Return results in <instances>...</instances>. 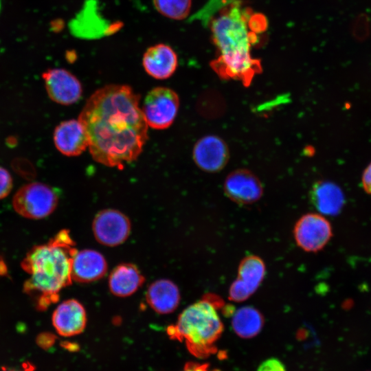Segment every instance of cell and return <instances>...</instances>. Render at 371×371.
I'll return each instance as SVG.
<instances>
[{"label":"cell","mask_w":371,"mask_h":371,"mask_svg":"<svg viewBox=\"0 0 371 371\" xmlns=\"http://www.w3.org/2000/svg\"><path fill=\"white\" fill-rule=\"evenodd\" d=\"M139 100L125 85H106L88 98L78 120L86 130L94 161L122 170L138 158L148 137Z\"/></svg>","instance_id":"6da1fadb"},{"label":"cell","mask_w":371,"mask_h":371,"mask_svg":"<svg viewBox=\"0 0 371 371\" xmlns=\"http://www.w3.org/2000/svg\"><path fill=\"white\" fill-rule=\"evenodd\" d=\"M212 5L216 12L209 25L218 56L210 67L220 78L238 80L249 87L262 71L260 60L251 56V49L267 30V20L244 0H215Z\"/></svg>","instance_id":"7a4b0ae2"},{"label":"cell","mask_w":371,"mask_h":371,"mask_svg":"<svg viewBox=\"0 0 371 371\" xmlns=\"http://www.w3.org/2000/svg\"><path fill=\"white\" fill-rule=\"evenodd\" d=\"M77 251L68 230H61L47 243L32 247L21 262L29 274L23 291L36 308L47 309L59 299V293L71 283V264Z\"/></svg>","instance_id":"3957f363"},{"label":"cell","mask_w":371,"mask_h":371,"mask_svg":"<svg viewBox=\"0 0 371 371\" xmlns=\"http://www.w3.org/2000/svg\"><path fill=\"white\" fill-rule=\"evenodd\" d=\"M223 325L214 305L203 300L186 307L167 333L170 339L184 341L194 357L204 359L216 352V341Z\"/></svg>","instance_id":"277c9868"},{"label":"cell","mask_w":371,"mask_h":371,"mask_svg":"<svg viewBox=\"0 0 371 371\" xmlns=\"http://www.w3.org/2000/svg\"><path fill=\"white\" fill-rule=\"evenodd\" d=\"M58 204V196L46 184L33 182L21 187L14 194L12 205L21 216L40 219L52 214Z\"/></svg>","instance_id":"5b68a950"},{"label":"cell","mask_w":371,"mask_h":371,"mask_svg":"<svg viewBox=\"0 0 371 371\" xmlns=\"http://www.w3.org/2000/svg\"><path fill=\"white\" fill-rule=\"evenodd\" d=\"M179 107V98L174 90L157 87L146 95L142 111L148 126L163 130L172 125Z\"/></svg>","instance_id":"8992f818"},{"label":"cell","mask_w":371,"mask_h":371,"mask_svg":"<svg viewBox=\"0 0 371 371\" xmlns=\"http://www.w3.org/2000/svg\"><path fill=\"white\" fill-rule=\"evenodd\" d=\"M92 227L97 241L108 247L121 245L131 232L128 218L114 209H105L99 212L93 219Z\"/></svg>","instance_id":"52a82bcc"},{"label":"cell","mask_w":371,"mask_h":371,"mask_svg":"<svg viewBox=\"0 0 371 371\" xmlns=\"http://www.w3.org/2000/svg\"><path fill=\"white\" fill-rule=\"evenodd\" d=\"M332 236L330 223L318 214H307L302 216L294 228V237L297 245L306 251L322 249Z\"/></svg>","instance_id":"ba28073f"},{"label":"cell","mask_w":371,"mask_h":371,"mask_svg":"<svg viewBox=\"0 0 371 371\" xmlns=\"http://www.w3.org/2000/svg\"><path fill=\"white\" fill-rule=\"evenodd\" d=\"M43 78L49 97L55 102L69 105L81 98V83L69 71L61 68L49 69L43 74Z\"/></svg>","instance_id":"9c48e42d"},{"label":"cell","mask_w":371,"mask_h":371,"mask_svg":"<svg viewBox=\"0 0 371 371\" xmlns=\"http://www.w3.org/2000/svg\"><path fill=\"white\" fill-rule=\"evenodd\" d=\"M193 160L201 170L215 172L227 164L229 153L225 142L216 135H207L199 139L193 148Z\"/></svg>","instance_id":"30bf717a"},{"label":"cell","mask_w":371,"mask_h":371,"mask_svg":"<svg viewBox=\"0 0 371 371\" xmlns=\"http://www.w3.org/2000/svg\"><path fill=\"white\" fill-rule=\"evenodd\" d=\"M265 273V264L260 258L250 256L243 259L238 268V278L230 286L229 298L236 302L247 299L256 291Z\"/></svg>","instance_id":"8fae6325"},{"label":"cell","mask_w":371,"mask_h":371,"mask_svg":"<svg viewBox=\"0 0 371 371\" xmlns=\"http://www.w3.org/2000/svg\"><path fill=\"white\" fill-rule=\"evenodd\" d=\"M224 189L230 199L240 204L253 203L262 194V186L259 179L244 169L229 174L225 181Z\"/></svg>","instance_id":"7c38bea8"},{"label":"cell","mask_w":371,"mask_h":371,"mask_svg":"<svg viewBox=\"0 0 371 371\" xmlns=\"http://www.w3.org/2000/svg\"><path fill=\"white\" fill-rule=\"evenodd\" d=\"M56 148L68 157L78 156L89 146L88 135L78 120H69L60 122L54 132Z\"/></svg>","instance_id":"4fadbf2b"},{"label":"cell","mask_w":371,"mask_h":371,"mask_svg":"<svg viewBox=\"0 0 371 371\" xmlns=\"http://www.w3.org/2000/svg\"><path fill=\"white\" fill-rule=\"evenodd\" d=\"M52 323L57 333L63 337L81 333L87 324L84 306L76 300L70 299L60 303L52 315Z\"/></svg>","instance_id":"5bb4252c"},{"label":"cell","mask_w":371,"mask_h":371,"mask_svg":"<svg viewBox=\"0 0 371 371\" xmlns=\"http://www.w3.org/2000/svg\"><path fill=\"white\" fill-rule=\"evenodd\" d=\"M107 271V262L99 251L85 249L77 251L71 264L72 280L87 283L102 278Z\"/></svg>","instance_id":"9a60e30c"},{"label":"cell","mask_w":371,"mask_h":371,"mask_svg":"<svg viewBox=\"0 0 371 371\" xmlns=\"http://www.w3.org/2000/svg\"><path fill=\"white\" fill-rule=\"evenodd\" d=\"M142 64L146 72L151 77L158 80L167 79L177 69V55L169 45L157 44L147 49L143 56Z\"/></svg>","instance_id":"2e32d148"},{"label":"cell","mask_w":371,"mask_h":371,"mask_svg":"<svg viewBox=\"0 0 371 371\" xmlns=\"http://www.w3.org/2000/svg\"><path fill=\"white\" fill-rule=\"evenodd\" d=\"M180 292L171 280L160 279L153 282L146 292V300L150 307L157 313L168 314L173 312L180 302Z\"/></svg>","instance_id":"e0dca14e"},{"label":"cell","mask_w":371,"mask_h":371,"mask_svg":"<svg viewBox=\"0 0 371 371\" xmlns=\"http://www.w3.org/2000/svg\"><path fill=\"white\" fill-rule=\"evenodd\" d=\"M315 207L322 214H338L344 204V196L341 188L330 181L316 182L310 192Z\"/></svg>","instance_id":"ac0fdd59"},{"label":"cell","mask_w":371,"mask_h":371,"mask_svg":"<svg viewBox=\"0 0 371 371\" xmlns=\"http://www.w3.org/2000/svg\"><path fill=\"white\" fill-rule=\"evenodd\" d=\"M144 281V276L136 266L124 263L117 266L111 272L109 286L114 295L128 297L136 292Z\"/></svg>","instance_id":"d6986e66"},{"label":"cell","mask_w":371,"mask_h":371,"mask_svg":"<svg viewBox=\"0 0 371 371\" xmlns=\"http://www.w3.org/2000/svg\"><path fill=\"white\" fill-rule=\"evenodd\" d=\"M263 317L256 308L245 306L238 309L233 315L232 326L237 335L242 338H251L262 328Z\"/></svg>","instance_id":"ffe728a7"},{"label":"cell","mask_w":371,"mask_h":371,"mask_svg":"<svg viewBox=\"0 0 371 371\" xmlns=\"http://www.w3.org/2000/svg\"><path fill=\"white\" fill-rule=\"evenodd\" d=\"M157 10L168 18L181 20L190 12L192 0H153Z\"/></svg>","instance_id":"44dd1931"},{"label":"cell","mask_w":371,"mask_h":371,"mask_svg":"<svg viewBox=\"0 0 371 371\" xmlns=\"http://www.w3.org/2000/svg\"><path fill=\"white\" fill-rule=\"evenodd\" d=\"M12 188V179L8 171L0 166V199L7 196Z\"/></svg>","instance_id":"7402d4cb"},{"label":"cell","mask_w":371,"mask_h":371,"mask_svg":"<svg viewBox=\"0 0 371 371\" xmlns=\"http://www.w3.org/2000/svg\"><path fill=\"white\" fill-rule=\"evenodd\" d=\"M257 371H286L283 363L273 357L264 361L258 368Z\"/></svg>","instance_id":"603a6c76"},{"label":"cell","mask_w":371,"mask_h":371,"mask_svg":"<svg viewBox=\"0 0 371 371\" xmlns=\"http://www.w3.org/2000/svg\"><path fill=\"white\" fill-rule=\"evenodd\" d=\"M182 371H216L210 369L208 363H200L198 362H187Z\"/></svg>","instance_id":"cb8c5ba5"},{"label":"cell","mask_w":371,"mask_h":371,"mask_svg":"<svg viewBox=\"0 0 371 371\" xmlns=\"http://www.w3.org/2000/svg\"><path fill=\"white\" fill-rule=\"evenodd\" d=\"M362 183L366 192L371 194V163L368 166L363 172Z\"/></svg>","instance_id":"d4e9b609"},{"label":"cell","mask_w":371,"mask_h":371,"mask_svg":"<svg viewBox=\"0 0 371 371\" xmlns=\"http://www.w3.org/2000/svg\"><path fill=\"white\" fill-rule=\"evenodd\" d=\"M1 0H0V12H1Z\"/></svg>","instance_id":"484cf974"},{"label":"cell","mask_w":371,"mask_h":371,"mask_svg":"<svg viewBox=\"0 0 371 371\" xmlns=\"http://www.w3.org/2000/svg\"><path fill=\"white\" fill-rule=\"evenodd\" d=\"M9 371H19V370H9Z\"/></svg>","instance_id":"4316f807"}]
</instances>
